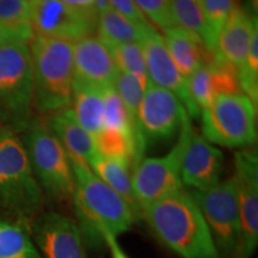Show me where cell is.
<instances>
[{
    "mask_svg": "<svg viewBox=\"0 0 258 258\" xmlns=\"http://www.w3.org/2000/svg\"><path fill=\"white\" fill-rule=\"evenodd\" d=\"M115 89L118 95H120L122 102H123V104L125 106V110L128 112L135 139H137L138 143L146 150L143 138H141L140 132H139L138 124L139 105H140L141 98H143L144 95V90L141 88L140 83H139L133 76L118 72L117 78H116L115 82Z\"/></svg>",
    "mask_w": 258,
    "mask_h": 258,
    "instance_id": "obj_29",
    "label": "cell"
},
{
    "mask_svg": "<svg viewBox=\"0 0 258 258\" xmlns=\"http://www.w3.org/2000/svg\"><path fill=\"white\" fill-rule=\"evenodd\" d=\"M241 92L257 106L258 103V32L253 35L246 59L238 70Z\"/></svg>",
    "mask_w": 258,
    "mask_h": 258,
    "instance_id": "obj_31",
    "label": "cell"
},
{
    "mask_svg": "<svg viewBox=\"0 0 258 258\" xmlns=\"http://www.w3.org/2000/svg\"><path fill=\"white\" fill-rule=\"evenodd\" d=\"M102 93L103 104H104V128L122 131L124 133L133 135V138L135 139L128 112L125 110V106L122 102L120 95L116 91L115 86H110V88L103 90ZM135 141H137V139H135ZM139 146L144 148L140 144H139Z\"/></svg>",
    "mask_w": 258,
    "mask_h": 258,
    "instance_id": "obj_30",
    "label": "cell"
},
{
    "mask_svg": "<svg viewBox=\"0 0 258 258\" xmlns=\"http://www.w3.org/2000/svg\"><path fill=\"white\" fill-rule=\"evenodd\" d=\"M5 38H9L8 35H6V32L4 31V29L2 28V25H0V42L4 41Z\"/></svg>",
    "mask_w": 258,
    "mask_h": 258,
    "instance_id": "obj_38",
    "label": "cell"
},
{
    "mask_svg": "<svg viewBox=\"0 0 258 258\" xmlns=\"http://www.w3.org/2000/svg\"><path fill=\"white\" fill-rule=\"evenodd\" d=\"M211 232L219 257L238 258L240 217L233 179L220 180L205 190H188Z\"/></svg>",
    "mask_w": 258,
    "mask_h": 258,
    "instance_id": "obj_8",
    "label": "cell"
},
{
    "mask_svg": "<svg viewBox=\"0 0 258 258\" xmlns=\"http://www.w3.org/2000/svg\"><path fill=\"white\" fill-rule=\"evenodd\" d=\"M186 88L190 101L200 114L218 96L243 93L238 69L218 53L207 64L186 78Z\"/></svg>",
    "mask_w": 258,
    "mask_h": 258,
    "instance_id": "obj_16",
    "label": "cell"
},
{
    "mask_svg": "<svg viewBox=\"0 0 258 258\" xmlns=\"http://www.w3.org/2000/svg\"><path fill=\"white\" fill-rule=\"evenodd\" d=\"M93 139L97 156L124 164L133 172L144 158L145 150L139 146L133 135L111 128H103Z\"/></svg>",
    "mask_w": 258,
    "mask_h": 258,
    "instance_id": "obj_21",
    "label": "cell"
},
{
    "mask_svg": "<svg viewBox=\"0 0 258 258\" xmlns=\"http://www.w3.org/2000/svg\"><path fill=\"white\" fill-rule=\"evenodd\" d=\"M256 32H258L257 16L235 6L218 35L217 53L239 70L246 59Z\"/></svg>",
    "mask_w": 258,
    "mask_h": 258,
    "instance_id": "obj_18",
    "label": "cell"
},
{
    "mask_svg": "<svg viewBox=\"0 0 258 258\" xmlns=\"http://www.w3.org/2000/svg\"><path fill=\"white\" fill-rule=\"evenodd\" d=\"M232 177L240 217L238 258H250L258 245V157L253 150L238 151Z\"/></svg>",
    "mask_w": 258,
    "mask_h": 258,
    "instance_id": "obj_11",
    "label": "cell"
},
{
    "mask_svg": "<svg viewBox=\"0 0 258 258\" xmlns=\"http://www.w3.org/2000/svg\"><path fill=\"white\" fill-rule=\"evenodd\" d=\"M0 258H42L32 239L30 225L0 217Z\"/></svg>",
    "mask_w": 258,
    "mask_h": 258,
    "instance_id": "obj_24",
    "label": "cell"
},
{
    "mask_svg": "<svg viewBox=\"0 0 258 258\" xmlns=\"http://www.w3.org/2000/svg\"><path fill=\"white\" fill-rule=\"evenodd\" d=\"M30 21L34 36L76 43L96 31L97 17L69 8L60 0H31Z\"/></svg>",
    "mask_w": 258,
    "mask_h": 258,
    "instance_id": "obj_12",
    "label": "cell"
},
{
    "mask_svg": "<svg viewBox=\"0 0 258 258\" xmlns=\"http://www.w3.org/2000/svg\"><path fill=\"white\" fill-rule=\"evenodd\" d=\"M71 108L78 123L91 137H95L104 128V104L102 91L74 88Z\"/></svg>",
    "mask_w": 258,
    "mask_h": 258,
    "instance_id": "obj_25",
    "label": "cell"
},
{
    "mask_svg": "<svg viewBox=\"0 0 258 258\" xmlns=\"http://www.w3.org/2000/svg\"><path fill=\"white\" fill-rule=\"evenodd\" d=\"M118 70L111 49L98 36L73 43L74 88L103 90L115 86Z\"/></svg>",
    "mask_w": 258,
    "mask_h": 258,
    "instance_id": "obj_14",
    "label": "cell"
},
{
    "mask_svg": "<svg viewBox=\"0 0 258 258\" xmlns=\"http://www.w3.org/2000/svg\"><path fill=\"white\" fill-rule=\"evenodd\" d=\"M42 258H88L78 226L59 212H43L30 224Z\"/></svg>",
    "mask_w": 258,
    "mask_h": 258,
    "instance_id": "obj_13",
    "label": "cell"
},
{
    "mask_svg": "<svg viewBox=\"0 0 258 258\" xmlns=\"http://www.w3.org/2000/svg\"><path fill=\"white\" fill-rule=\"evenodd\" d=\"M34 101L42 114L71 108L73 99V44L35 36L30 43Z\"/></svg>",
    "mask_w": 258,
    "mask_h": 258,
    "instance_id": "obj_5",
    "label": "cell"
},
{
    "mask_svg": "<svg viewBox=\"0 0 258 258\" xmlns=\"http://www.w3.org/2000/svg\"><path fill=\"white\" fill-rule=\"evenodd\" d=\"M209 34L215 47L218 35L235 8L234 0H202Z\"/></svg>",
    "mask_w": 258,
    "mask_h": 258,
    "instance_id": "obj_33",
    "label": "cell"
},
{
    "mask_svg": "<svg viewBox=\"0 0 258 258\" xmlns=\"http://www.w3.org/2000/svg\"><path fill=\"white\" fill-rule=\"evenodd\" d=\"M188 120V112L178 97L153 84L148 85L138 110L139 132L145 146L179 135Z\"/></svg>",
    "mask_w": 258,
    "mask_h": 258,
    "instance_id": "obj_10",
    "label": "cell"
},
{
    "mask_svg": "<svg viewBox=\"0 0 258 258\" xmlns=\"http://www.w3.org/2000/svg\"><path fill=\"white\" fill-rule=\"evenodd\" d=\"M72 163V161H71ZM76 189L72 207L86 249L105 246L106 235H118L132 228L137 220L121 196L97 177L89 166L72 163Z\"/></svg>",
    "mask_w": 258,
    "mask_h": 258,
    "instance_id": "obj_1",
    "label": "cell"
},
{
    "mask_svg": "<svg viewBox=\"0 0 258 258\" xmlns=\"http://www.w3.org/2000/svg\"><path fill=\"white\" fill-rule=\"evenodd\" d=\"M171 11L176 27L198 36L209 50L217 53L208 30L202 0H171Z\"/></svg>",
    "mask_w": 258,
    "mask_h": 258,
    "instance_id": "obj_26",
    "label": "cell"
},
{
    "mask_svg": "<svg viewBox=\"0 0 258 258\" xmlns=\"http://www.w3.org/2000/svg\"><path fill=\"white\" fill-rule=\"evenodd\" d=\"M46 125L62 145L72 163L90 167L97 157L93 139L76 120L72 108L48 115Z\"/></svg>",
    "mask_w": 258,
    "mask_h": 258,
    "instance_id": "obj_19",
    "label": "cell"
},
{
    "mask_svg": "<svg viewBox=\"0 0 258 258\" xmlns=\"http://www.w3.org/2000/svg\"><path fill=\"white\" fill-rule=\"evenodd\" d=\"M167 50L173 62L184 78H189L202 66L213 59V53L206 47L202 40L184 29L173 27L164 31Z\"/></svg>",
    "mask_w": 258,
    "mask_h": 258,
    "instance_id": "obj_20",
    "label": "cell"
},
{
    "mask_svg": "<svg viewBox=\"0 0 258 258\" xmlns=\"http://www.w3.org/2000/svg\"><path fill=\"white\" fill-rule=\"evenodd\" d=\"M192 131L191 122L188 120L180 131L178 141L169 153L157 158H143L134 167L132 177L141 217L144 209L153 202L183 189L180 170Z\"/></svg>",
    "mask_w": 258,
    "mask_h": 258,
    "instance_id": "obj_9",
    "label": "cell"
},
{
    "mask_svg": "<svg viewBox=\"0 0 258 258\" xmlns=\"http://www.w3.org/2000/svg\"><path fill=\"white\" fill-rule=\"evenodd\" d=\"M34 106L30 44L5 38L0 42V125L23 133L35 118Z\"/></svg>",
    "mask_w": 258,
    "mask_h": 258,
    "instance_id": "obj_4",
    "label": "cell"
},
{
    "mask_svg": "<svg viewBox=\"0 0 258 258\" xmlns=\"http://www.w3.org/2000/svg\"><path fill=\"white\" fill-rule=\"evenodd\" d=\"M109 9V0H97V11L98 14Z\"/></svg>",
    "mask_w": 258,
    "mask_h": 258,
    "instance_id": "obj_37",
    "label": "cell"
},
{
    "mask_svg": "<svg viewBox=\"0 0 258 258\" xmlns=\"http://www.w3.org/2000/svg\"><path fill=\"white\" fill-rule=\"evenodd\" d=\"M92 172L109 188L121 196L133 211L135 218H141V209L134 192L132 170L120 161L97 156L90 164Z\"/></svg>",
    "mask_w": 258,
    "mask_h": 258,
    "instance_id": "obj_23",
    "label": "cell"
},
{
    "mask_svg": "<svg viewBox=\"0 0 258 258\" xmlns=\"http://www.w3.org/2000/svg\"><path fill=\"white\" fill-rule=\"evenodd\" d=\"M202 137L211 144L246 148L257 140V106L244 93L222 95L201 111Z\"/></svg>",
    "mask_w": 258,
    "mask_h": 258,
    "instance_id": "obj_7",
    "label": "cell"
},
{
    "mask_svg": "<svg viewBox=\"0 0 258 258\" xmlns=\"http://www.w3.org/2000/svg\"><path fill=\"white\" fill-rule=\"evenodd\" d=\"M140 44L144 51L151 84L169 90L178 97L189 117H199L200 112L190 101L186 79L180 74L173 62L163 35H160L157 29H152L147 32Z\"/></svg>",
    "mask_w": 258,
    "mask_h": 258,
    "instance_id": "obj_15",
    "label": "cell"
},
{
    "mask_svg": "<svg viewBox=\"0 0 258 258\" xmlns=\"http://www.w3.org/2000/svg\"><path fill=\"white\" fill-rule=\"evenodd\" d=\"M0 25L9 37L30 44L35 37L30 21V2L0 0Z\"/></svg>",
    "mask_w": 258,
    "mask_h": 258,
    "instance_id": "obj_27",
    "label": "cell"
},
{
    "mask_svg": "<svg viewBox=\"0 0 258 258\" xmlns=\"http://www.w3.org/2000/svg\"><path fill=\"white\" fill-rule=\"evenodd\" d=\"M145 17L154 28L166 31L176 27L171 11V0H134Z\"/></svg>",
    "mask_w": 258,
    "mask_h": 258,
    "instance_id": "obj_32",
    "label": "cell"
},
{
    "mask_svg": "<svg viewBox=\"0 0 258 258\" xmlns=\"http://www.w3.org/2000/svg\"><path fill=\"white\" fill-rule=\"evenodd\" d=\"M156 237L182 258H220L202 213L188 190L158 200L143 211Z\"/></svg>",
    "mask_w": 258,
    "mask_h": 258,
    "instance_id": "obj_2",
    "label": "cell"
},
{
    "mask_svg": "<svg viewBox=\"0 0 258 258\" xmlns=\"http://www.w3.org/2000/svg\"><path fill=\"white\" fill-rule=\"evenodd\" d=\"M69 8L92 17H98L97 0H60Z\"/></svg>",
    "mask_w": 258,
    "mask_h": 258,
    "instance_id": "obj_35",
    "label": "cell"
},
{
    "mask_svg": "<svg viewBox=\"0 0 258 258\" xmlns=\"http://www.w3.org/2000/svg\"><path fill=\"white\" fill-rule=\"evenodd\" d=\"M118 72L133 76L145 91L150 85V78L140 43H125L110 47Z\"/></svg>",
    "mask_w": 258,
    "mask_h": 258,
    "instance_id": "obj_28",
    "label": "cell"
},
{
    "mask_svg": "<svg viewBox=\"0 0 258 258\" xmlns=\"http://www.w3.org/2000/svg\"><path fill=\"white\" fill-rule=\"evenodd\" d=\"M156 29L153 25L143 27L133 23L112 9L98 14L96 30L98 37L109 47L120 46L125 43H141L147 32Z\"/></svg>",
    "mask_w": 258,
    "mask_h": 258,
    "instance_id": "obj_22",
    "label": "cell"
},
{
    "mask_svg": "<svg viewBox=\"0 0 258 258\" xmlns=\"http://www.w3.org/2000/svg\"><path fill=\"white\" fill-rule=\"evenodd\" d=\"M109 8L115 10L116 12H118L135 24L143 25V27L152 25L140 11L134 0H109Z\"/></svg>",
    "mask_w": 258,
    "mask_h": 258,
    "instance_id": "obj_34",
    "label": "cell"
},
{
    "mask_svg": "<svg viewBox=\"0 0 258 258\" xmlns=\"http://www.w3.org/2000/svg\"><path fill=\"white\" fill-rule=\"evenodd\" d=\"M105 246L108 247L109 251H110L111 258H129L123 249L121 247V245L118 244L117 238L114 237V235H106L104 238Z\"/></svg>",
    "mask_w": 258,
    "mask_h": 258,
    "instance_id": "obj_36",
    "label": "cell"
},
{
    "mask_svg": "<svg viewBox=\"0 0 258 258\" xmlns=\"http://www.w3.org/2000/svg\"><path fill=\"white\" fill-rule=\"evenodd\" d=\"M23 133L22 141L44 198L60 205H72L76 179L62 145L46 123L36 117Z\"/></svg>",
    "mask_w": 258,
    "mask_h": 258,
    "instance_id": "obj_6",
    "label": "cell"
},
{
    "mask_svg": "<svg viewBox=\"0 0 258 258\" xmlns=\"http://www.w3.org/2000/svg\"><path fill=\"white\" fill-rule=\"evenodd\" d=\"M28 2H31V0H28Z\"/></svg>",
    "mask_w": 258,
    "mask_h": 258,
    "instance_id": "obj_39",
    "label": "cell"
},
{
    "mask_svg": "<svg viewBox=\"0 0 258 258\" xmlns=\"http://www.w3.org/2000/svg\"><path fill=\"white\" fill-rule=\"evenodd\" d=\"M224 154L192 131L182 161L180 179L190 190H205L220 182Z\"/></svg>",
    "mask_w": 258,
    "mask_h": 258,
    "instance_id": "obj_17",
    "label": "cell"
},
{
    "mask_svg": "<svg viewBox=\"0 0 258 258\" xmlns=\"http://www.w3.org/2000/svg\"><path fill=\"white\" fill-rule=\"evenodd\" d=\"M44 198L18 134L0 128V209L30 225L43 213Z\"/></svg>",
    "mask_w": 258,
    "mask_h": 258,
    "instance_id": "obj_3",
    "label": "cell"
}]
</instances>
